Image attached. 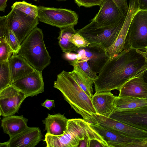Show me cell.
I'll list each match as a JSON object with an SVG mask.
<instances>
[{
	"instance_id": "40",
	"label": "cell",
	"mask_w": 147,
	"mask_h": 147,
	"mask_svg": "<svg viewBox=\"0 0 147 147\" xmlns=\"http://www.w3.org/2000/svg\"><path fill=\"white\" fill-rule=\"evenodd\" d=\"M58 1H66L67 0H56Z\"/></svg>"
},
{
	"instance_id": "5",
	"label": "cell",
	"mask_w": 147,
	"mask_h": 147,
	"mask_svg": "<svg viewBox=\"0 0 147 147\" xmlns=\"http://www.w3.org/2000/svg\"><path fill=\"white\" fill-rule=\"evenodd\" d=\"M125 18L123 19L114 27L106 26L94 21H91L82 28L78 30L77 33L90 43L100 44L107 48L111 46L116 39Z\"/></svg>"
},
{
	"instance_id": "12",
	"label": "cell",
	"mask_w": 147,
	"mask_h": 147,
	"mask_svg": "<svg viewBox=\"0 0 147 147\" xmlns=\"http://www.w3.org/2000/svg\"><path fill=\"white\" fill-rule=\"evenodd\" d=\"M109 117L147 131V105L134 109L114 110Z\"/></svg>"
},
{
	"instance_id": "21",
	"label": "cell",
	"mask_w": 147,
	"mask_h": 147,
	"mask_svg": "<svg viewBox=\"0 0 147 147\" xmlns=\"http://www.w3.org/2000/svg\"><path fill=\"white\" fill-rule=\"evenodd\" d=\"M68 119L63 114L58 113L53 115L48 114L42 120L47 133L53 136L63 135L65 131Z\"/></svg>"
},
{
	"instance_id": "37",
	"label": "cell",
	"mask_w": 147,
	"mask_h": 147,
	"mask_svg": "<svg viewBox=\"0 0 147 147\" xmlns=\"http://www.w3.org/2000/svg\"><path fill=\"white\" fill-rule=\"evenodd\" d=\"M90 139L89 138L85 137L84 139L81 140L79 143L78 147H88L89 140Z\"/></svg>"
},
{
	"instance_id": "28",
	"label": "cell",
	"mask_w": 147,
	"mask_h": 147,
	"mask_svg": "<svg viewBox=\"0 0 147 147\" xmlns=\"http://www.w3.org/2000/svg\"><path fill=\"white\" fill-rule=\"evenodd\" d=\"M76 58L77 62L82 69L94 81L98 78L97 74L91 68L88 62V58L83 53H79Z\"/></svg>"
},
{
	"instance_id": "26",
	"label": "cell",
	"mask_w": 147,
	"mask_h": 147,
	"mask_svg": "<svg viewBox=\"0 0 147 147\" xmlns=\"http://www.w3.org/2000/svg\"><path fill=\"white\" fill-rule=\"evenodd\" d=\"M11 83L8 60L0 62V91Z\"/></svg>"
},
{
	"instance_id": "1",
	"label": "cell",
	"mask_w": 147,
	"mask_h": 147,
	"mask_svg": "<svg viewBox=\"0 0 147 147\" xmlns=\"http://www.w3.org/2000/svg\"><path fill=\"white\" fill-rule=\"evenodd\" d=\"M147 69V60L136 49L123 50L113 59L109 58L94 81L95 93L119 90L126 82L143 75Z\"/></svg>"
},
{
	"instance_id": "16",
	"label": "cell",
	"mask_w": 147,
	"mask_h": 147,
	"mask_svg": "<svg viewBox=\"0 0 147 147\" xmlns=\"http://www.w3.org/2000/svg\"><path fill=\"white\" fill-rule=\"evenodd\" d=\"M84 54L88 58V62L91 69L96 74L99 73L109 57L106 48L96 43H90L85 48H80L75 52Z\"/></svg>"
},
{
	"instance_id": "41",
	"label": "cell",
	"mask_w": 147,
	"mask_h": 147,
	"mask_svg": "<svg viewBox=\"0 0 147 147\" xmlns=\"http://www.w3.org/2000/svg\"><path fill=\"white\" fill-rule=\"evenodd\" d=\"M147 60V57H146Z\"/></svg>"
},
{
	"instance_id": "24",
	"label": "cell",
	"mask_w": 147,
	"mask_h": 147,
	"mask_svg": "<svg viewBox=\"0 0 147 147\" xmlns=\"http://www.w3.org/2000/svg\"><path fill=\"white\" fill-rule=\"evenodd\" d=\"M74 26H71L60 28L59 35L57 38L60 47L63 52L69 53L72 51L75 52L79 48L70 41L73 35L77 33L74 28Z\"/></svg>"
},
{
	"instance_id": "35",
	"label": "cell",
	"mask_w": 147,
	"mask_h": 147,
	"mask_svg": "<svg viewBox=\"0 0 147 147\" xmlns=\"http://www.w3.org/2000/svg\"><path fill=\"white\" fill-rule=\"evenodd\" d=\"M41 105L50 110L51 108L55 107V101L54 100L47 99L41 104Z\"/></svg>"
},
{
	"instance_id": "31",
	"label": "cell",
	"mask_w": 147,
	"mask_h": 147,
	"mask_svg": "<svg viewBox=\"0 0 147 147\" xmlns=\"http://www.w3.org/2000/svg\"><path fill=\"white\" fill-rule=\"evenodd\" d=\"M70 41L79 48L86 47L90 44L84 37L78 33L73 35Z\"/></svg>"
},
{
	"instance_id": "30",
	"label": "cell",
	"mask_w": 147,
	"mask_h": 147,
	"mask_svg": "<svg viewBox=\"0 0 147 147\" xmlns=\"http://www.w3.org/2000/svg\"><path fill=\"white\" fill-rule=\"evenodd\" d=\"M4 37L6 39L14 52L17 54L20 45L17 37L10 28Z\"/></svg>"
},
{
	"instance_id": "23",
	"label": "cell",
	"mask_w": 147,
	"mask_h": 147,
	"mask_svg": "<svg viewBox=\"0 0 147 147\" xmlns=\"http://www.w3.org/2000/svg\"><path fill=\"white\" fill-rule=\"evenodd\" d=\"M134 15L130 20H127L126 18L123 26L116 39L111 46L106 48L110 59H113L124 50L128 30Z\"/></svg>"
},
{
	"instance_id": "29",
	"label": "cell",
	"mask_w": 147,
	"mask_h": 147,
	"mask_svg": "<svg viewBox=\"0 0 147 147\" xmlns=\"http://www.w3.org/2000/svg\"><path fill=\"white\" fill-rule=\"evenodd\" d=\"M14 53L6 39L0 38V62L8 61Z\"/></svg>"
},
{
	"instance_id": "13",
	"label": "cell",
	"mask_w": 147,
	"mask_h": 147,
	"mask_svg": "<svg viewBox=\"0 0 147 147\" xmlns=\"http://www.w3.org/2000/svg\"><path fill=\"white\" fill-rule=\"evenodd\" d=\"M42 72L35 69L30 74L13 82L11 85L23 93L26 97L36 96L44 90Z\"/></svg>"
},
{
	"instance_id": "3",
	"label": "cell",
	"mask_w": 147,
	"mask_h": 147,
	"mask_svg": "<svg viewBox=\"0 0 147 147\" xmlns=\"http://www.w3.org/2000/svg\"><path fill=\"white\" fill-rule=\"evenodd\" d=\"M97 139L107 145L100 135L83 119H68L66 130L61 136H55L47 133L44 141L47 147H78L80 142L85 137Z\"/></svg>"
},
{
	"instance_id": "43",
	"label": "cell",
	"mask_w": 147,
	"mask_h": 147,
	"mask_svg": "<svg viewBox=\"0 0 147 147\" xmlns=\"http://www.w3.org/2000/svg\"><path fill=\"white\" fill-rule=\"evenodd\" d=\"M146 47H147V46Z\"/></svg>"
},
{
	"instance_id": "39",
	"label": "cell",
	"mask_w": 147,
	"mask_h": 147,
	"mask_svg": "<svg viewBox=\"0 0 147 147\" xmlns=\"http://www.w3.org/2000/svg\"><path fill=\"white\" fill-rule=\"evenodd\" d=\"M143 76L144 81L147 83V69L144 72Z\"/></svg>"
},
{
	"instance_id": "6",
	"label": "cell",
	"mask_w": 147,
	"mask_h": 147,
	"mask_svg": "<svg viewBox=\"0 0 147 147\" xmlns=\"http://www.w3.org/2000/svg\"><path fill=\"white\" fill-rule=\"evenodd\" d=\"M147 46V11L138 10L128 30L124 50L142 49Z\"/></svg>"
},
{
	"instance_id": "32",
	"label": "cell",
	"mask_w": 147,
	"mask_h": 147,
	"mask_svg": "<svg viewBox=\"0 0 147 147\" xmlns=\"http://www.w3.org/2000/svg\"><path fill=\"white\" fill-rule=\"evenodd\" d=\"M78 6H84L85 7L99 6L104 0H74Z\"/></svg>"
},
{
	"instance_id": "38",
	"label": "cell",
	"mask_w": 147,
	"mask_h": 147,
	"mask_svg": "<svg viewBox=\"0 0 147 147\" xmlns=\"http://www.w3.org/2000/svg\"><path fill=\"white\" fill-rule=\"evenodd\" d=\"M8 0H0V11L4 12L7 7V2Z\"/></svg>"
},
{
	"instance_id": "36",
	"label": "cell",
	"mask_w": 147,
	"mask_h": 147,
	"mask_svg": "<svg viewBox=\"0 0 147 147\" xmlns=\"http://www.w3.org/2000/svg\"><path fill=\"white\" fill-rule=\"evenodd\" d=\"M139 9L147 11V0H138Z\"/></svg>"
},
{
	"instance_id": "33",
	"label": "cell",
	"mask_w": 147,
	"mask_h": 147,
	"mask_svg": "<svg viewBox=\"0 0 147 147\" xmlns=\"http://www.w3.org/2000/svg\"><path fill=\"white\" fill-rule=\"evenodd\" d=\"M123 14L126 16L129 9L127 0H113Z\"/></svg>"
},
{
	"instance_id": "4",
	"label": "cell",
	"mask_w": 147,
	"mask_h": 147,
	"mask_svg": "<svg viewBox=\"0 0 147 147\" xmlns=\"http://www.w3.org/2000/svg\"><path fill=\"white\" fill-rule=\"evenodd\" d=\"M43 38L42 30L36 27L21 43L17 53L35 69L41 71L50 64L51 59Z\"/></svg>"
},
{
	"instance_id": "8",
	"label": "cell",
	"mask_w": 147,
	"mask_h": 147,
	"mask_svg": "<svg viewBox=\"0 0 147 147\" xmlns=\"http://www.w3.org/2000/svg\"><path fill=\"white\" fill-rule=\"evenodd\" d=\"M7 16L9 27L17 37L20 45L39 24L38 17L34 18L14 8L12 9Z\"/></svg>"
},
{
	"instance_id": "9",
	"label": "cell",
	"mask_w": 147,
	"mask_h": 147,
	"mask_svg": "<svg viewBox=\"0 0 147 147\" xmlns=\"http://www.w3.org/2000/svg\"><path fill=\"white\" fill-rule=\"evenodd\" d=\"M90 123L98 125L105 128L118 132L128 137L140 139H147V131L109 117L97 114H94Z\"/></svg>"
},
{
	"instance_id": "19",
	"label": "cell",
	"mask_w": 147,
	"mask_h": 147,
	"mask_svg": "<svg viewBox=\"0 0 147 147\" xmlns=\"http://www.w3.org/2000/svg\"><path fill=\"white\" fill-rule=\"evenodd\" d=\"M12 82L34 71L35 69L21 56L14 53L8 60Z\"/></svg>"
},
{
	"instance_id": "25",
	"label": "cell",
	"mask_w": 147,
	"mask_h": 147,
	"mask_svg": "<svg viewBox=\"0 0 147 147\" xmlns=\"http://www.w3.org/2000/svg\"><path fill=\"white\" fill-rule=\"evenodd\" d=\"M147 105L146 98L133 96H116L114 111L134 109Z\"/></svg>"
},
{
	"instance_id": "14",
	"label": "cell",
	"mask_w": 147,
	"mask_h": 147,
	"mask_svg": "<svg viewBox=\"0 0 147 147\" xmlns=\"http://www.w3.org/2000/svg\"><path fill=\"white\" fill-rule=\"evenodd\" d=\"M99 6L98 12L91 21L114 27L126 17L113 0H104Z\"/></svg>"
},
{
	"instance_id": "22",
	"label": "cell",
	"mask_w": 147,
	"mask_h": 147,
	"mask_svg": "<svg viewBox=\"0 0 147 147\" xmlns=\"http://www.w3.org/2000/svg\"><path fill=\"white\" fill-rule=\"evenodd\" d=\"M69 63L74 68L72 71L69 72L70 74L82 89L92 98L93 95L92 86L94 80L82 69L78 63L76 58L69 61Z\"/></svg>"
},
{
	"instance_id": "11",
	"label": "cell",
	"mask_w": 147,
	"mask_h": 147,
	"mask_svg": "<svg viewBox=\"0 0 147 147\" xmlns=\"http://www.w3.org/2000/svg\"><path fill=\"white\" fill-rule=\"evenodd\" d=\"M26 98L23 93L11 85L0 91V115L5 117L18 113L22 103Z\"/></svg>"
},
{
	"instance_id": "2",
	"label": "cell",
	"mask_w": 147,
	"mask_h": 147,
	"mask_svg": "<svg viewBox=\"0 0 147 147\" xmlns=\"http://www.w3.org/2000/svg\"><path fill=\"white\" fill-rule=\"evenodd\" d=\"M54 87L61 93L71 108L89 123L97 114L92 99L82 89L69 72L63 70L57 75Z\"/></svg>"
},
{
	"instance_id": "42",
	"label": "cell",
	"mask_w": 147,
	"mask_h": 147,
	"mask_svg": "<svg viewBox=\"0 0 147 147\" xmlns=\"http://www.w3.org/2000/svg\"><path fill=\"white\" fill-rule=\"evenodd\" d=\"M35 0V1H36V0Z\"/></svg>"
},
{
	"instance_id": "34",
	"label": "cell",
	"mask_w": 147,
	"mask_h": 147,
	"mask_svg": "<svg viewBox=\"0 0 147 147\" xmlns=\"http://www.w3.org/2000/svg\"><path fill=\"white\" fill-rule=\"evenodd\" d=\"M108 147V146L100 140L96 139L89 140L88 147Z\"/></svg>"
},
{
	"instance_id": "17",
	"label": "cell",
	"mask_w": 147,
	"mask_h": 147,
	"mask_svg": "<svg viewBox=\"0 0 147 147\" xmlns=\"http://www.w3.org/2000/svg\"><path fill=\"white\" fill-rule=\"evenodd\" d=\"M119 91L118 97L133 96L147 99V83L142 75L127 81Z\"/></svg>"
},
{
	"instance_id": "7",
	"label": "cell",
	"mask_w": 147,
	"mask_h": 147,
	"mask_svg": "<svg viewBox=\"0 0 147 147\" xmlns=\"http://www.w3.org/2000/svg\"><path fill=\"white\" fill-rule=\"evenodd\" d=\"M39 21L60 28L75 26L78 16L74 11L63 8L38 6Z\"/></svg>"
},
{
	"instance_id": "10",
	"label": "cell",
	"mask_w": 147,
	"mask_h": 147,
	"mask_svg": "<svg viewBox=\"0 0 147 147\" xmlns=\"http://www.w3.org/2000/svg\"><path fill=\"white\" fill-rule=\"evenodd\" d=\"M90 124L100 135L109 147H147V139L128 137L97 124Z\"/></svg>"
},
{
	"instance_id": "18",
	"label": "cell",
	"mask_w": 147,
	"mask_h": 147,
	"mask_svg": "<svg viewBox=\"0 0 147 147\" xmlns=\"http://www.w3.org/2000/svg\"><path fill=\"white\" fill-rule=\"evenodd\" d=\"M115 97L111 92L95 93L91 99L97 114L109 117L114 111Z\"/></svg>"
},
{
	"instance_id": "15",
	"label": "cell",
	"mask_w": 147,
	"mask_h": 147,
	"mask_svg": "<svg viewBox=\"0 0 147 147\" xmlns=\"http://www.w3.org/2000/svg\"><path fill=\"white\" fill-rule=\"evenodd\" d=\"M42 135L39 128L28 127L20 133L0 143V147H34L42 140Z\"/></svg>"
},
{
	"instance_id": "27",
	"label": "cell",
	"mask_w": 147,
	"mask_h": 147,
	"mask_svg": "<svg viewBox=\"0 0 147 147\" xmlns=\"http://www.w3.org/2000/svg\"><path fill=\"white\" fill-rule=\"evenodd\" d=\"M11 8L16 9L34 18L38 17V6L24 1L15 2Z\"/></svg>"
},
{
	"instance_id": "20",
	"label": "cell",
	"mask_w": 147,
	"mask_h": 147,
	"mask_svg": "<svg viewBox=\"0 0 147 147\" xmlns=\"http://www.w3.org/2000/svg\"><path fill=\"white\" fill-rule=\"evenodd\" d=\"M28 119L23 116L11 115L3 117L1 126L4 133L11 138L20 133L28 126Z\"/></svg>"
}]
</instances>
